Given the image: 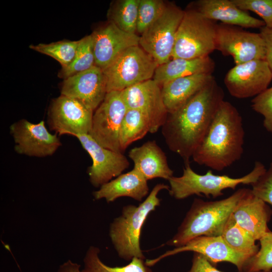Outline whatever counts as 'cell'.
I'll return each instance as SVG.
<instances>
[{
    "instance_id": "1",
    "label": "cell",
    "mask_w": 272,
    "mask_h": 272,
    "mask_svg": "<svg viewBox=\"0 0 272 272\" xmlns=\"http://www.w3.org/2000/svg\"><path fill=\"white\" fill-rule=\"evenodd\" d=\"M224 98L223 90L214 78L183 106L168 114L162 135L168 148L185 165L189 164Z\"/></svg>"
},
{
    "instance_id": "2",
    "label": "cell",
    "mask_w": 272,
    "mask_h": 272,
    "mask_svg": "<svg viewBox=\"0 0 272 272\" xmlns=\"http://www.w3.org/2000/svg\"><path fill=\"white\" fill-rule=\"evenodd\" d=\"M245 132L237 108L224 100L191 158L200 165L222 171L240 159Z\"/></svg>"
},
{
    "instance_id": "3",
    "label": "cell",
    "mask_w": 272,
    "mask_h": 272,
    "mask_svg": "<svg viewBox=\"0 0 272 272\" xmlns=\"http://www.w3.org/2000/svg\"><path fill=\"white\" fill-rule=\"evenodd\" d=\"M249 189L240 188L226 198L205 201L195 198L176 233L166 244L181 246L201 236H221L239 201Z\"/></svg>"
},
{
    "instance_id": "4",
    "label": "cell",
    "mask_w": 272,
    "mask_h": 272,
    "mask_svg": "<svg viewBox=\"0 0 272 272\" xmlns=\"http://www.w3.org/2000/svg\"><path fill=\"white\" fill-rule=\"evenodd\" d=\"M169 189V186L158 183L147 198L138 206L123 207L121 215L115 218L109 227V237L118 256L126 261L134 257L145 259L140 246L142 228L150 213L160 205L159 192Z\"/></svg>"
},
{
    "instance_id": "5",
    "label": "cell",
    "mask_w": 272,
    "mask_h": 272,
    "mask_svg": "<svg viewBox=\"0 0 272 272\" xmlns=\"http://www.w3.org/2000/svg\"><path fill=\"white\" fill-rule=\"evenodd\" d=\"M264 165L256 161L253 169L247 174L239 178H233L226 175H215L209 170L206 174L196 173L189 164L185 165L181 176H172L169 183V193L177 199H182L192 195H205L214 198L223 195V190L234 189L240 184H249L255 182L266 171Z\"/></svg>"
},
{
    "instance_id": "6",
    "label": "cell",
    "mask_w": 272,
    "mask_h": 272,
    "mask_svg": "<svg viewBox=\"0 0 272 272\" xmlns=\"http://www.w3.org/2000/svg\"><path fill=\"white\" fill-rule=\"evenodd\" d=\"M217 25L196 9L184 11L172 58L194 59L210 56L216 50Z\"/></svg>"
},
{
    "instance_id": "7",
    "label": "cell",
    "mask_w": 272,
    "mask_h": 272,
    "mask_svg": "<svg viewBox=\"0 0 272 272\" xmlns=\"http://www.w3.org/2000/svg\"><path fill=\"white\" fill-rule=\"evenodd\" d=\"M158 66L140 45L126 49L103 70L107 92L122 91L152 79Z\"/></svg>"
},
{
    "instance_id": "8",
    "label": "cell",
    "mask_w": 272,
    "mask_h": 272,
    "mask_svg": "<svg viewBox=\"0 0 272 272\" xmlns=\"http://www.w3.org/2000/svg\"><path fill=\"white\" fill-rule=\"evenodd\" d=\"M184 12L175 5H167L161 16L140 36L139 45L158 65L172 58Z\"/></svg>"
},
{
    "instance_id": "9",
    "label": "cell",
    "mask_w": 272,
    "mask_h": 272,
    "mask_svg": "<svg viewBox=\"0 0 272 272\" xmlns=\"http://www.w3.org/2000/svg\"><path fill=\"white\" fill-rule=\"evenodd\" d=\"M127 109L121 91L107 92L94 111L89 134L103 147L122 153L120 147V130Z\"/></svg>"
},
{
    "instance_id": "10",
    "label": "cell",
    "mask_w": 272,
    "mask_h": 272,
    "mask_svg": "<svg viewBox=\"0 0 272 272\" xmlns=\"http://www.w3.org/2000/svg\"><path fill=\"white\" fill-rule=\"evenodd\" d=\"M216 49L225 56H231L235 65L253 60H265L264 42L260 33L238 26L217 25Z\"/></svg>"
},
{
    "instance_id": "11",
    "label": "cell",
    "mask_w": 272,
    "mask_h": 272,
    "mask_svg": "<svg viewBox=\"0 0 272 272\" xmlns=\"http://www.w3.org/2000/svg\"><path fill=\"white\" fill-rule=\"evenodd\" d=\"M94 111L80 101L60 95L52 102L48 112L50 127L59 135L77 137L89 134Z\"/></svg>"
},
{
    "instance_id": "12",
    "label": "cell",
    "mask_w": 272,
    "mask_h": 272,
    "mask_svg": "<svg viewBox=\"0 0 272 272\" xmlns=\"http://www.w3.org/2000/svg\"><path fill=\"white\" fill-rule=\"evenodd\" d=\"M271 80L272 72L266 61L257 59L236 64L226 74L224 84L232 96L244 99L264 91Z\"/></svg>"
},
{
    "instance_id": "13",
    "label": "cell",
    "mask_w": 272,
    "mask_h": 272,
    "mask_svg": "<svg viewBox=\"0 0 272 272\" xmlns=\"http://www.w3.org/2000/svg\"><path fill=\"white\" fill-rule=\"evenodd\" d=\"M185 251L201 254L212 264L230 262L236 266L239 272H243L246 264L251 257L234 250L221 236H201L191 239L181 246L168 250L155 258L146 259L145 262L150 267L163 258Z\"/></svg>"
},
{
    "instance_id": "14",
    "label": "cell",
    "mask_w": 272,
    "mask_h": 272,
    "mask_svg": "<svg viewBox=\"0 0 272 272\" xmlns=\"http://www.w3.org/2000/svg\"><path fill=\"white\" fill-rule=\"evenodd\" d=\"M10 131L15 151L30 157H44L53 155L61 145L56 134L50 133L45 122L33 123L23 119L13 123Z\"/></svg>"
},
{
    "instance_id": "15",
    "label": "cell",
    "mask_w": 272,
    "mask_h": 272,
    "mask_svg": "<svg viewBox=\"0 0 272 272\" xmlns=\"http://www.w3.org/2000/svg\"><path fill=\"white\" fill-rule=\"evenodd\" d=\"M76 138L92 160L88 175L89 181L94 187H100L128 168L129 162L123 153L103 147L89 134H80Z\"/></svg>"
},
{
    "instance_id": "16",
    "label": "cell",
    "mask_w": 272,
    "mask_h": 272,
    "mask_svg": "<svg viewBox=\"0 0 272 272\" xmlns=\"http://www.w3.org/2000/svg\"><path fill=\"white\" fill-rule=\"evenodd\" d=\"M121 92L128 109L139 110L149 118L150 133H155L162 127L168 113L164 103L161 87L153 79Z\"/></svg>"
},
{
    "instance_id": "17",
    "label": "cell",
    "mask_w": 272,
    "mask_h": 272,
    "mask_svg": "<svg viewBox=\"0 0 272 272\" xmlns=\"http://www.w3.org/2000/svg\"><path fill=\"white\" fill-rule=\"evenodd\" d=\"M61 95L78 100L94 111L107 92L103 71L96 65L63 80Z\"/></svg>"
},
{
    "instance_id": "18",
    "label": "cell",
    "mask_w": 272,
    "mask_h": 272,
    "mask_svg": "<svg viewBox=\"0 0 272 272\" xmlns=\"http://www.w3.org/2000/svg\"><path fill=\"white\" fill-rule=\"evenodd\" d=\"M91 35L95 64L103 71L126 49L139 45V35L126 32L110 21Z\"/></svg>"
},
{
    "instance_id": "19",
    "label": "cell",
    "mask_w": 272,
    "mask_h": 272,
    "mask_svg": "<svg viewBox=\"0 0 272 272\" xmlns=\"http://www.w3.org/2000/svg\"><path fill=\"white\" fill-rule=\"evenodd\" d=\"M271 215L269 207L254 195L251 189L239 201L232 213L237 223L256 241L270 230L267 224Z\"/></svg>"
},
{
    "instance_id": "20",
    "label": "cell",
    "mask_w": 272,
    "mask_h": 272,
    "mask_svg": "<svg viewBox=\"0 0 272 272\" xmlns=\"http://www.w3.org/2000/svg\"><path fill=\"white\" fill-rule=\"evenodd\" d=\"M128 156L133 162V168L147 180L156 178L168 180L173 176L165 153L154 140L131 149Z\"/></svg>"
},
{
    "instance_id": "21",
    "label": "cell",
    "mask_w": 272,
    "mask_h": 272,
    "mask_svg": "<svg viewBox=\"0 0 272 272\" xmlns=\"http://www.w3.org/2000/svg\"><path fill=\"white\" fill-rule=\"evenodd\" d=\"M206 18L222 24L246 28H260L264 22L239 9L232 0H200L196 9Z\"/></svg>"
},
{
    "instance_id": "22",
    "label": "cell",
    "mask_w": 272,
    "mask_h": 272,
    "mask_svg": "<svg viewBox=\"0 0 272 272\" xmlns=\"http://www.w3.org/2000/svg\"><path fill=\"white\" fill-rule=\"evenodd\" d=\"M148 180L136 169L121 174L115 179L101 185L93 194L96 200L104 199L107 202L121 197H129L141 201L149 191Z\"/></svg>"
},
{
    "instance_id": "23",
    "label": "cell",
    "mask_w": 272,
    "mask_h": 272,
    "mask_svg": "<svg viewBox=\"0 0 272 272\" xmlns=\"http://www.w3.org/2000/svg\"><path fill=\"white\" fill-rule=\"evenodd\" d=\"M214 78L213 74H195L163 84L161 86L162 94L168 113L178 109Z\"/></svg>"
},
{
    "instance_id": "24",
    "label": "cell",
    "mask_w": 272,
    "mask_h": 272,
    "mask_svg": "<svg viewBox=\"0 0 272 272\" xmlns=\"http://www.w3.org/2000/svg\"><path fill=\"white\" fill-rule=\"evenodd\" d=\"M215 67V62L210 56L194 59L172 58L157 66L153 79L161 87L180 78L199 74H213Z\"/></svg>"
},
{
    "instance_id": "25",
    "label": "cell",
    "mask_w": 272,
    "mask_h": 272,
    "mask_svg": "<svg viewBox=\"0 0 272 272\" xmlns=\"http://www.w3.org/2000/svg\"><path fill=\"white\" fill-rule=\"evenodd\" d=\"M151 131L149 118L139 110L128 109L122 120L119 135L121 151L123 153L132 143Z\"/></svg>"
},
{
    "instance_id": "26",
    "label": "cell",
    "mask_w": 272,
    "mask_h": 272,
    "mask_svg": "<svg viewBox=\"0 0 272 272\" xmlns=\"http://www.w3.org/2000/svg\"><path fill=\"white\" fill-rule=\"evenodd\" d=\"M100 249L90 246L83 259L84 267L81 272H153L144 259L134 257L124 266L111 267L105 264L100 259Z\"/></svg>"
},
{
    "instance_id": "27",
    "label": "cell",
    "mask_w": 272,
    "mask_h": 272,
    "mask_svg": "<svg viewBox=\"0 0 272 272\" xmlns=\"http://www.w3.org/2000/svg\"><path fill=\"white\" fill-rule=\"evenodd\" d=\"M226 243L235 251L253 256L259 246L254 239L236 222L232 214L226 223L221 235Z\"/></svg>"
},
{
    "instance_id": "28",
    "label": "cell",
    "mask_w": 272,
    "mask_h": 272,
    "mask_svg": "<svg viewBox=\"0 0 272 272\" xmlns=\"http://www.w3.org/2000/svg\"><path fill=\"white\" fill-rule=\"evenodd\" d=\"M140 0L116 1L108 11L109 21L121 30L136 34Z\"/></svg>"
},
{
    "instance_id": "29",
    "label": "cell",
    "mask_w": 272,
    "mask_h": 272,
    "mask_svg": "<svg viewBox=\"0 0 272 272\" xmlns=\"http://www.w3.org/2000/svg\"><path fill=\"white\" fill-rule=\"evenodd\" d=\"M95 65L93 38L90 34L79 40L73 62L66 67L61 68L58 76L64 80L88 70Z\"/></svg>"
},
{
    "instance_id": "30",
    "label": "cell",
    "mask_w": 272,
    "mask_h": 272,
    "mask_svg": "<svg viewBox=\"0 0 272 272\" xmlns=\"http://www.w3.org/2000/svg\"><path fill=\"white\" fill-rule=\"evenodd\" d=\"M79 40L59 41L50 43L30 45L31 49L48 55L59 62L62 68L66 67L73 62L77 52Z\"/></svg>"
},
{
    "instance_id": "31",
    "label": "cell",
    "mask_w": 272,
    "mask_h": 272,
    "mask_svg": "<svg viewBox=\"0 0 272 272\" xmlns=\"http://www.w3.org/2000/svg\"><path fill=\"white\" fill-rule=\"evenodd\" d=\"M259 241V250L248 260L243 272L272 269V232L269 230L266 232Z\"/></svg>"
},
{
    "instance_id": "32",
    "label": "cell",
    "mask_w": 272,
    "mask_h": 272,
    "mask_svg": "<svg viewBox=\"0 0 272 272\" xmlns=\"http://www.w3.org/2000/svg\"><path fill=\"white\" fill-rule=\"evenodd\" d=\"M167 6L161 0H140L137 32L142 34L161 16Z\"/></svg>"
},
{
    "instance_id": "33",
    "label": "cell",
    "mask_w": 272,
    "mask_h": 272,
    "mask_svg": "<svg viewBox=\"0 0 272 272\" xmlns=\"http://www.w3.org/2000/svg\"><path fill=\"white\" fill-rule=\"evenodd\" d=\"M251 107L263 116V126L272 134V86L254 97L251 100Z\"/></svg>"
},
{
    "instance_id": "34",
    "label": "cell",
    "mask_w": 272,
    "mask_h": 272,
    "mask_svg": "<svg viewBox=\"0 0 272 272\" xmlns=\"http://www.w3.org/2000/svg\"><path fill=\"white\" fill-rule=\"evenodd\" d=\"M242 10L250 11L258 15L265 26L272 28V0H232Z\"/></svg>"
},
{
    "instance_id": "35",
    "label": "cell",
    "mask_w": 272,
    "mask_h": 272,
    "mask_svg": "<svg viewBox=\"0 0 272 272\" xmlns=\"http://www.w3.org/2000/svg\"><path fill=\"white\" fill-rule=\"evenodd\" d=\"M251 185L254 195L272 206V162L268 168Z\"/></svg>"
},
{
    "instance_id": "36",
    "label": "cell",
    "mask_w": 272,
    "mask_h": 272,
    "mask_svg": "<svg viewBox=\"0 0 272 272\" xmlns=\"http://www.w3.org/2000/svg\"><path fill=\"white\" fill-rule=\"evenodd\" d=\"M187 272H223L213 266L202 254L194 252L191 266Z\"/></svg>"
},
{
    "instance_id": "37",
    "label": "cell",
    "mask_w": 272,
    "mask_h": 272,
    "mask_svg": "<svg viewBox=\"0 0 272 272\" xmlns=\"http://www.w3.org/2000/svg\"><path fill=\"white\" fill-rule=\"evenodd\" d=\"M259 33L264 42L265 60L272 72V28L262 27L259 29Z\"/></svg>"
},
{
    "instance_id": "38",
    "label": "cell",
    "mask_w": 272,
    "mask_h": 272,
    "mask_svg": "<svg viewBox=\"0 0 272 272\" xmlns=\"http://www.w3.org/2000/svg\"><path fill=\"white\" fill-rule=\"evenodd\" d=\"M81 265L70 259L59 265L57 272H81Z\"/></svg>"
},
{
    "instance_id": "39",
    "label": "cell",
    "mask_w": 272,
    "mask_h": 272,
    "mask_svg": "<svg viewBox=\"0 0 272 272\" xmlns=\"http://www.w3.org/2000/svg\"><path fill=\"white\" fill-rule=\"evenodd\" d=\"M256 272H272V269L271 270H261V271H256Z\"/></svg>"
}]
</instances>
